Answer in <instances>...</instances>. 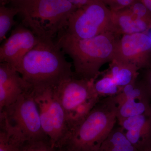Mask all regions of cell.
Listing matches in <instances>:
<instances>
[{
	"mask_svg": "<svg viewBox=\"0 0 151 151\" xmlns=\"http://www.w3.org/2000/svg\"><path fill=\"white\" fill-rule=\"evenodd\" d=\"M145 151H151V148L150 147H149L148 149L146 150Z\"/></svg>",
	"mask_w": 151,
	"mask_h": 151,
	"instance_id": "cell-26",
	"label": "cell"
},
{
	"mask_svg": "<svg viewBox=\"0 0 151 151\" xmlns=\"http://www.w3.org/2000/svg\"><path fill=\"white\" fill-rule=\"evenodd\" d=\"M97 151H139L129 140L121 127H114Z\"/></svg>",
	"mask_w": 151,
	"mask_h": 151,
	"instance_id": "cell-15",
	"label": "cell"
},
{
	"mask_svg": "<svg viewBox=\"0 0 151 151\" xmlns=\"http://www.w3.org/2000/svg\"><path fill=\"white\" fill-rule=\"evenodd\" d=\"M10 3L19 10L26 24L45 29L52 36L66 27L70 15L77 9L68 0H10Z\"/></svg>",
	"mask_w": 151,
	"mask_h": 151,
	"instance_id": "cell-5",
	"label": "cell"
},
{
	"mask_svg": "<svg viewBox=\"0 0 151 151\" xmlns=\"http://www.w3.org/2000/svg\"><path fill=\"white\" fill-rule=\"evenodd\" d=\"M0 126L1 130L20 144L49 139L42 126L32 89L25 92L15 103L0 110Z\"/></svg>",
	"mask_w": 151,
	"mask_h": 151,
	"instance_id": "cell-4",
	"label": "cell"
},
{
	"mask_svg": "<svg viewBox=\"0 0 151 151\" xmlns=\"http://www.w3.org/2000/svg\"><path fill=\"white\" fill-rule=\"evenodd\" d=\"M102 78L95 80L94 88L96 94L101 97H114L119 94L122 88L116 84L111 75L105 71L102 73Z\"/></svg>",
	"mask_w": 151,
	"mask_h": 151,
	"instance_id": "cell-17",
	"label": "cell"
},
{
	"mask_svg": "<svg viewBox=\"0 0 151 151\" xmlns=\"http://www.w3.org/2000/svg\"><path fill=\"white\" fill-rule=\"evenodd\" d=\"M95 81L73 77L55 87L57 95L66 116L85 101L98 96L94 88Z\"/></svg>",
	"mask_w": 151,
	"mask_h": 151,
	"instance_id": "cell-10",
	"label": "cell"
},
{
	"mask_svg": "<svg viewBox=\"0 0 151 151\" xmlns=\"http://www.w3.org/2000/svg\"><path fill=\"white\" fill-rule=\"evenodd\" d=\"M59 32L56 44L72 59L74 77L96 80L102 65L113 60L119 37L107 32L81 39L71 36L65 31Z\"/></svg>",
	"mask_w": 151,
	"mask_h": 151,
	"instance_id": "cell-2",
	"label": "cell"
},
{
	"mask_svg": "<svg viewBox=\"0 0 151 151\" xmlns=\"http://www.w3.org/2000/svg\"><path fill=\"white\" fill-rule=\"evenodd\" d=\"M139 69L132 63L113 60L106 71L111 76L116 84L122 88L137 80Z\"/></svg>",
	"mask_w": 151,
	"mask_h": 151,
	"instance_id": "cell-14",
	"label": "cell"
},
{
	"mask_svg": "<svg viewBox=\"0 0 151 151\" xmlns=\"http://www.w3.org/2000/svg\"><path fill=\"white\" fill-rule=\"evenodd\" d=\"M147 84H146V85H148V86L149 88L150 89H151V72L150 73V75H149L148 77V79L147 80Z\"/></svg>",
	"mask_w": 151,
	"mask_h": 151,
	"instance_id": "cell-24",
	"label": "cell"
},
{
	"mask_svg": "<svg viewBox=\"0 0 151 151\" xmlns=\"http://www.w3.org/2000/svg\"><path fill=\"white\" fill-rule=\"evenodd\" d=\"M37 36V44L16 69L32 89L54 88L74 77L72 64L65 59L64 52L52 40V36L48 33Z\"/></svg>",
	"mask_w": 151,
	"mask_h": 151,
	"instance_id": "cell-1",
	"label": "cell"
},
{
	"mask_svg": "<svg viewBox=\"0 0 151 151\" xmlns=\"http://www.w3.org/2000/svg\"><path fill=\"white\" fill-rule=\"evenodd\" d=\"M10 0H0L1 5L6 6V4L10 3Z\"/></svg>",
	"mask_w": 151,
	"mask_h": 151,
	"instance_id": "cell-25",
	"label": "cell"
},
{
	"mask_svg": "<svg viewBox=\"0 0 151 151\" xmlns=\"http://www.w3.org/2000/svg\"><path fill=\"white\" fill-rule=\"evenodd\" d=\"M151 59V37L145 33L124 35L118 38L113 60L129 63L139 68L145 67Z\"/></svg>",
	"mask_w": 151,
	"mask_h": 151,
	"instance_id": "cell-8",
	"label": "cell"
},
{
	"mask_svg": "<svg viewBox=\"0 0 151 151\" xmlns=\"http://www.w3.org/2000/svg\"><path fill=\"white\" fill-rule=\"evenodd\" d=\"M111 14L112 32L118 37L122 35L145 33L151 29V21L138 17L129 7L111 10Z\"/></svg>",
	"mask_w": 151,
	"mask_h": 151,
	"instance_id": "cell-13",
	"label": "cell"
},
{
	"mask_svg": "<svg viewBox=\"0 0 151 151\" xmlns=\"http://www.w3.org/2000/svg\"><path fill=\"white\" fill-rule=\"evenodd\" d=\"M103 3L110 7L111 10L117 11L128 7L135 0H102Z\"/></svg>",
	"mask_w": 151,
	"mask_h": 151,
	"instance_id": "cell-22",
	"label": "cell"
},
{
	"mask_svg": "<svg viewBox=\"0 0 151 151\" xmlns=\"http://www.w3.org/2000/svg\"><path fill=\"white\" fill-rule=\"evenodd\" d=\"M18 71L6 63L0 64V110L10 106L32 89Z\"/></svg>",
	"mask_w": 151,
	"mask_h": 151,
	"instance_id": "cell-12",
	"label": "cell"
},
{
	"mask_svg": "<svg viewBox=\"0 0 151 151\" xmlns=\"http://www.w3.org/2000/svg\"><path fill=\"white\" fill-rule=\"evenodd\" d=\"M32 91L44 132L51 146L57 149L68 129L66 113L57 95L55 87L32 89Z\"/></svg>",
	"mask_w": 151,
	"mask_h": 151,
	"instance_id": "cell-7",
	"label": "cell"
},
{
	"mask_svg": "<svg viewBox=\"0 0 151 151\" xmlns=\"http://www.w3.org/2000/svg\"><path fill=\"white\" fill-rule=\"evenodd\" d=\"M19 10L13 6H0V42L5 39L8 32L16 24L14 17L20 13Z\"/></svg>",
	"mask_w": 151,
	"mask_h": 151,
	"instance_id": "cell-18",
	"label": "cell"
},
{
	"mask_svg": "<svg viewBox=\"0 0 151 151\" xmlns=\"http://www.w3.org/2000/svg\"><path fill=\"white\" fill-rule=\"evenodd\" d=\"M22 144L15 140L4 131L0 130V151H18Z\"/></svg>",
	"mask_w": 151,
	"mask_h": 151,
	"instance_id": "cell-20",
	"label": "cell"
},
{
	"mask_svg": "<svg viewBox=\"0 0 151 151\" xmlns=\"http://www.w3.org/2000/svg\"><path fill=\"white\" fill-rule=\"evenodd\" d=\"M18 151H58L51 146L49 139L27 141L22 144Z\"/></svg>",
	"mask_w": 151,
	"mask_h": 151,
	"instance_id": "cell-19",
	"label": "cell"
},
{
	"mask_svg": "<svg viewBox=\"0 0 151 151\" xmlns=\"http://www.w3.org/2000/svg\"><path fill=\"white\" fill-rule=\"evenodd\" d=\"M111 14V9L102 0H92L70 15L65 32L81 39L112 32Z\"/></svg>",
	"mask_w": 151,
	"mask_h": 151,
	"instance_id": "cell-6",
	"label": "cell"
},
{
	"mask_svg": "<svg viewBox=\"0 0 151 151\" xmlns=\"http://www.w3.org/2000/svg\"><path fill=\"white\" fill-rule=\"evenodd\" d=\"M38 41V37L32 30L22 26L17 27L0 47L1 63H8L17 69Z\"/></svg>",
	"mask_w": 151,
	"mask_h": 151,
	"instance_id": "cell-9",
	"label": "cell"
},
{
	"mask_svg": "<svg viewBox=\"0 0 151 151\" xmlns=\"http://www.w3.org/2000/svg\"><path fill=\"white\" fill-rule=\"evenodd\" d=\"M129 7L138 17L151 21V13L140 0H135Z\"/></svg>",
	"mask_w": 151,
	"mask_h": 151,
	"instance_id": "cell-21",
	"label": "cell"
},
{
	"mask_svg": "<svg viewBox=\"0 0 151 151\" xmlns=\"http://www.w3.org/2000/svg\"><path fill=\"white\" fill-rule=\"evenodd\" d=\"M100 98L99 96L92 97L78 106L66 116L68 131L85 119L100 101Z\"/></svg>",
	"mask_w": 151,
	"mask_h": 151,
	"instance_id": "cell-16",
	"label": "cell"
},
{
	"mask_svg": "<svg viewBox=\"0 0 151 151\" xmlns=\"http://www.w3.org/2000/svg\"><path fill=\"white\" fill-rule=\"evenodd\" d=\"M150 36L151 37V35H150Z\"/></svg>",
	"mask_w": 151,
	"mask_h": 151,
	"instance_id": "cell-27",
	"label": "cell"
},
{
	"mask_svg": "<svg viewBox=\"0 0 151 151\" xmlns=\"http://www.w3.org/2000/svg\"><path fill=\"white\" fill-rule=\"evenodd\" d=\"M117 121V104L114 97H104L80 124L69 130L57 149L97 151Z\"/></svg>",
	"mask_w": 151,
	"mask_h": 151,
	"instance_id": "cell-3",
	"label": "cell"
},
{
	"mask_svg": "<svg viewBox=\"0 0 151 151\" xmlns=\"http://www.w3.org/2000/svg\"><path fill=\"white\" fill-rule=\"evenodd\" d=\"M146 91L143 82L137 80L123 87L120 93L114 96L118 122L146 113L147 109L145 97Z\"/></svg>",
	"mask_w": 151,
	"mask_h": 151,
	"instance_id": "cell-11",
	"label": "cell"
},
{
	"mask_svg": "<svg viewBox=\"0 0 151 151\" xmlns=\"http://www.w3.org/2000/svg\"></svg>",
	"mask_w": 151,
	"mask_h": 151,
	"instance_id": "cell-28",
	"label": "cell"
},
{
	"mask_svg": "<svg viewBox=\"0 0 151 151\" xmlns=\"http://www.w3.org/2000/svg\"><path fill=\"white\" fill-rule=\"evenodd\" d=\"M151 13V0H140Z\"/></svg>",
	"mask_w": 151,
	"mask_h": 151,
	"instance_id": "cell-23",
	"label": "cell"
}]
</instances>
